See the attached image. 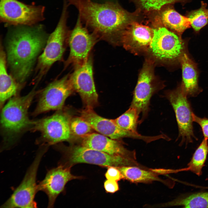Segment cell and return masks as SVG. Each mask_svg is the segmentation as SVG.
<instances>
[{
  "label": "cell",
  "mask_w": 208,
  "mask_h": 208,
  "mask_svg": "<svg viewBox=\"0 0 208 208\" xmlns=\"http://www.w3.org/2000/svg\"><path fill=\"white\" fill-rule=\"evenodd\" d=\"M166 97L174 111L179 129V137L182 142H192L196 138L193 131V112L187 96L181 85L176 89L166 92Z\"/></svg>",
  "instance_id": "4fadbf2b"
},
{
  "label": "cell",
  "mask_w": 208,
  "mask_h": 208,
  "mask_svg": "<svg viewBox=\"0 0 208 208\" xmlns=\"http://www.w3.org/2000/svg\"><path fill=\"white\" fill-rule=\"evenodd\" d=\"M68 5L67 1H64L57 25L49 35L45 47L38 58L32 81L35 85H38L55 63L62 58L69 31L67 23Z\"/></svg>",
  "instance_id": "277c9868"
},
{
  "label": "cell",
  "mask_w": 208,
  "mask_h": 208,
  "mask_svg": "<svg viewBox=\"0 0 208 208\" xmlns=\"http://www.w3.org/2000/svg\"><path fill=\"white\" fill-rule=\"evenodd\" d=\"M207 5L201 2V6L198 9L192 11L187 14L191 25L196 31H199L208 22V9Z\"/></svg>",
  "instance_id": "4316f807"
},
{
  "label": "cell",
  "mask_w": 208,
  "mask_h": 208,
  "mask_svg": "<svg viewBox=\"0 0 208 208\" xmlns=\"http://www.w3.org/2000/svg\"><path fill=\"white\" fill-rule=\"evenodd\" d=\"M81 138L82 146L111 155L134 158V152L127 150L116 140L101 134L92 133Z\"/></svg>",
  "instance_id": "d6986e66"
},
{
  "label": "cell",
  "mask_w": 208,
  "mask_h": 208,
  "mask_svg": "<svg viewBox=\"0 0 208 208\" xmlns=\"http://www.w3.org/2000/svg\"><path fill=\"white\" fill-rule=\"evenodd\" d=\"M74 90L69 74L51 82L39 90L38 102L33 115L36 116L51 110H61L66 99Z\"/></svg>",
  "instance_id": "7c38bea8"
},
{
  "label": "cell",
  "mask_w": 208,
  "mask_h": 208,
  "mask_svg": "<svg viewBox=\"0 0 208 208\" xmlns=\"http://www.w3.org/2000/svg\"><path fill=\"white\" fill-rule=\"evenodd\" d=\"M44 7L27 5L17 0H1L2 22L14 25L30 26L44 19Z\"/></svg>",
  "instance_id": "30bf717a"
},
{
  "label": "cell",
  "mask_w": 208,
  "mask_h": 208,
  "mask_svg": "<svg viewBox=\"0 0 208 208\" xmlns=\"http://www.w3.org/2000/svg\"><path fill=\"white\" fill-rule=\"evenodd\" d=\"M81 117L88 123L92 128L100 134L111 139L118 140L124 138L142 140L143 135L129 131L120 127L114 120L101 117L93 108L85 107L81 112Z\"/></svg>",
  "instance_id": "e0dca14e"
},
{
  "label": "cell",
  "mask_w": 208,
  "mask_h": 208,
  "mask_svg": "<svg viewBox=\"0 0 208 208\" xmlns=\"http://www.w3.org/2000/svg\"><path fill=\"white\" fill-rule=\"evenodd\" d=\"M154 62L151 58L145 61L139 74L130 106L135 108L139 115L142 114L140 122L147 115L151 98L160 88L154 74Z\"/></svg>",
  "instance_id": "8fae6325"
},
{
  "label": "cell",
  "mask_w": 208,
  "mask_h": 208,
  "mask_svg": "<svg viewBox=\"0 0 208 208\" xmlns=\"http://www.w3.org/2000/svg\"><path fill=\"white\" fill-rule=\"evenodd\" d=\"M36 86H34L26 95L18 94L11 98L2 108L1 123L5 136L4 148L14 144L15 136L32 127L34 121L29 119L28 110L34 97L39 92L36 90Z\"/></svg>",
  "instance_id": "3957f363"
},
{
  "label": "cell",
  "mask_w": 208,
  "mask_h": 208,
  "mask_svg": "<svg viewBox=\"0 0 208 208\" xmlns=\"http://www.w3.org/2000/svg\"><path fill=\"white\" fill-rule=\"evenodd\" d=\"M207 140L204 138L187 165L189 170L198 176L202 174V169L208 153Z\"/></svg>",
  "instance_id": "cb8c5ba5"
},
{
  "label": "cell",
  "mask_w": 208,
  "mask_h": 208,
  "mask_svg": "<svg viewBox=\"0 0 208 208\" xmlns=\"http://www.w3.org/2000/svg\"><path fill=\"white\" fill-rule=\"evenodd\" d=\"M117 167L120 171L122 179L132 182L144 183L156 181L166 183L153 171L147 170L135 166Z\"/></svg>",
  "instance_id": "7402d4cb"
},
{
  "label": "cell",
  "mask_w": 208,
  "mask_h": 208,
  "mask_svg": "<svg viewBox=\"0 0 208 208\" xmlns=\"http://www.w3.org/2000/svg\"><path fill=\"white\" fill-rule=\"evenodd\" d=\"M183 42L175 32L164 27L154 28L148 52L155 62H172L179 60L184 51Z\"/></svg>",
  "instance_id": "52a82bcc"
},
{
  "label": "cell",
  "mask_w": 208,
  "mask_h": 208,
  "mask_svg": "<svg viewBox=\"0 0 208 208\" xmlns=\"http://www.w3.org/2000/svg\"><path fill=\"white\" fill-rule=\"evenodd\" d=\"M104 187L107 192L114 193L119 189L118 181L107 179L104 182Z\"/></svg>",
  "instance_id": "4dcf8cb0"
},
{
  "label": "cell",
  "mask_w": 208,
  "mask_h": 208,
  "mask_svg": "<svg viewBox=\"0 0 208 208\" xmlns=\"http://www.w3.org/2000/svg\"><path fill=\"white\" fill-rule=\"evenodd\" d=\"M182 70L181 86L187 96L194 97L201 91L198 84V74L196 64L184 52L179 60Z\"/></svg>",
  "instance_id": "44dd1931"
},
{
  "label": "cell",
  "mask_w": 208,
  "mask_h": 208,
  "mask_svg": "<svg viewBox=\"0 0 208 208\" xmlns=\"http://www.w3.org/2000/svg\"><path fill=\"white\" fill-rule=\"evenodd\" d=\"M146 15L153 28L165 27L180 36L191 26L187 17L182 15L168 5Z\"/></svg>",
  "instance_id": "ac0fdd59"
},
{
  "label": "cell",
  "mask_w": 208,
  "mask_h": 208,
  "mask_svg": "<svg viewBox=\"0 0 208 208\" xmlns=\"http://www.w3.org/2000/svg\"><path fill=\"white\" fill-rule=\"evenodd\" d=\"M107 168L105 175L107 179L118 181L122 179L121 172L117 167L109 166Z\"/></svg>",
  "instance_id": "f546056e"
},
{
  "label": "cell",
  "mask_w": 208,
  "mask_h": 208,
  "mask_svg": "<svg viewBox=\"0 0 208 208\" xmlns=\"http://www.w3.org/2000/svg\"><path fill=\"white\" fill-rule=\"evenodd\" d=\"M74 90L80 95L85 107L93 108L98 104V94L93 77V62L89 56L83 64L75 68L70 75Z\"/></svg>",
  "instance_id": "5bb4252c"
},
{
  "label": "cell",
  "mask_w": 208,
  "mask_h": 208,
  "mask_svg": "<svg viewBox=\"0 0 208 208\" xmlns=\"http://www.w3.org/2000/svg\"><path fill=\"white\" fill-rule=\"evenodd\" d=\"M139 116L136 109L130 107L125 113L114 120L118 125L122 129L138 133L137 127Z\"/></svg>",
  "instance_id": "d4e9b609"
},
{
  "label": "cell",
  "mask_w": 208,
  "mask_h": 208,
  "mask_svg": "<svg viewBox=\"0 0 208 208\" xmlns=\"http://www.w3.org/2000/svg\"><path fill=\"white\" fill-rule=\"evenodd\" d=\"M137 9L141 13L147 14L159 10L164 6L183 0H131Z\"/></svg>",
  "instance_id": "484cf974"
},
{
  "label": "cell",
  "mask_w": 208,
  "mask_h": 208,
  "mask_svg": "<svg viewBox=\"0 0 208 208\" xmlns=\"http://www.w3.org/2000/svg\"><path fill=\"white\" fill-rule=\"evenodd\" d=\"M61 150L65 162L61 164L71 167L75 164L85 163L101 166H137L134 159L120 155H113L86 147L81 145Z\"/></svg>",
  "instance_id": "5b68a950"
},
{
  "label": "cell",
  "mask_w": 208,
  "mask_h": 208,
  "mask_svg": "<svg viewBox=\"0 0 208 208\" xmlns=\"http://www.w3.org/2000/svg\"><path fill=\"white\" fill-rule=\"evenodd\" d=\"M70 119L67 113L58 111L50 116L34 121L31 130L40 133L38 144L48 146L54 145L70 139Z\"/></svg>",
  "instance_id": "ba28073f"
},
{
  "label": "cell",
  "mask_w": 208,
  "mask_h": 208,
  "mask_svg": "<svg viewBox=\"0 0 208 208\" xmlns=\"http://www.w3.org/2000/svg\"><path fill=\"white\" fill-rule=\"evenodd\" d=\"M82 22L78 16L75 26L69 30L67 42L70 48V52L67 60L65 62L64 68L70 64L75 68L82 65L87 60L90 53L99 40Z\"/></svg>",
  "instance_id": "9c48e42d"
},
{
  "label": "cell",
  "mask_w": 208,
  "mask_h": 208,
  "mask_svg": "<svg viewBox=\"0 0 208 208\" xmlns=\"http://www.w3.org/2000/svg\"><path fill=\"white\" fill-rule=\"evenodd\" d=\"M154 28L133 22L125 28L120 38L127 50L136 54L148 52L154 35Z\"/></svg>",
  "instance_id": "2e32d148"
},
{
  "label": "cell",
  "mask_w": 208,
  "mask_h": 208,
  "mask_svg": "<svg viewBox=\"0 0 208 208\" xmlns=\"http://www.w3.org/2000/svg\"><path fill=\"white\" fill-rule=\"evenodd\" d=\"M157 207L182 206L185 208H208V192H199L164 203L156 205Z\"/></svg>",
  "instance_id": "603a6c76"
},
{
  "label": "cell",
  "mask_w": 208,
  "mask_h": 208,
  "mask_svg": "<svg viewBox=\"0 0 208 208\" xmlns=\"http://www.w3.org/2000/svg\"><path fill=\"white\" fill-rule=\"evenodd\" d=\"M48 148V146H41L21 183L1 207H37L34 198L38 192L36 183L37 172L42 158Z\"/></svg>",
  "instance_id": "8992f818"
},
{
  "label": "cell",
  "mask_w": 208,
  "mask_h": 208,
  "mask_svg": "<svg viewBox=\"0 0 208 208\" xmlns=\"http://www.w3.org/2000/svg\"><path fill=\"white\" fill-rule=\"evenodd\" d=\"M70 128L72 133L81 137L92 133L94 129L81 116L70 119Z\"/></svg>",
  "instance_id": "83f0119b"
},
{
  "label": "cell",
  "mask_w": 208,
  "mask_h": 208,
  "mask_svg": "<svg viewBox=\"0 0 208 208\" xmlns=\"http://www.w3.org/2000/svg\"><path fill=\"white\" fill-rule=\"evenodd\" d=\"M75 7L85 26L99 39L113 44H119L121 34L131 23L137 21L140 13H131L117 3L107 1L100 3L91 0H67Z\"/></svg>",
  "instance_id": "6da1fadb"
},
{
  "label": "cell",
  "mask_w": 208,
  "mask_h": 208,
  "mask_svg": "<svg viewBox=\"0 0 208 208\" xmlns=\"http://www.w3.org/2000/svg\"><path fill=\"white\" fill-rule=\"evenodd\" d=\"M192 117L193 121L197 123L200 126L204 138L208 140V119L198 117L193 112Z\"/></svg>",
  "instance_id": "f1b7e54d"
},
{
  "label": "cell",
  "mask_w": 208,
  "mask_h": 208,
  "mask_svg": "<svg viewBox=\"0 0 208 208\" xmlns=\"http://www.w3.org/2000/svg\"><path fill=\"white\" fill-rule=\"evenodd\" d=\"M71 167L60 164L48 170L44 178L38 185V191L44 192L48 196V207H53L57 198L64 190L68 181L81 178L71 174Z\"/></svg>",
  "instance_id": "9a60e30c"
},
{
  "label": "cell",
  "mask_w": 208,
  "mask_h": 208,
  "mask_svg": "<svg viewBox=\"0 0 208 208\" xmlns=\"http://www.w3.org/2000/svg\"><path fill=\"white\" fill-rule=\"evenodd\" d=\"M24 85L18 83L7 70L5 52L1 42L0 47V105L1 109L5 102L19 94Z\"/></svg>",
  "instance_id": "ffe728a7"
},
{
  "label": "cell",
  "mask_w": 208,
  "mask_h": 208,
  "mask_svg": "<svg viewBox=\"0 0 208 208\" xmlns=\"http://www.w3.org/2000/svg\"><path fill=\"white\" fill-rule=\"evenodd\" d=\"M49 36L41 25L18 27L9 33L5 44L7 65L18 83L25 85Z\"/></svg>",
  "instance_id": "7a4b0ae2"
}]
</instances>
